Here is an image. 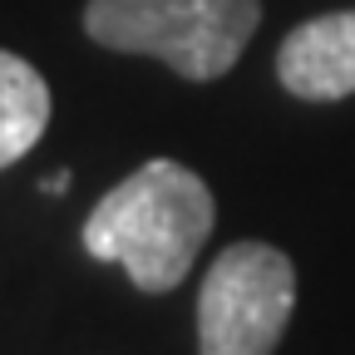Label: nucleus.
<instances>
[{"label":"nucleus","mask_w":355,"mask_h":355,"mask_svg":"<svg viewBox=\"0 0 355 355\" xmlns=\"http://www.w3.org/2000/svg\"><path fill=\"white\" fill-rule=\"evenodd\" d=\"M69 188V173H55V178H44V193H64Z\"/></svg>","instance_id":"obj_6"},{"label":"nucleus","mask_w":355,"mask_h":355,"mask_svg":"<svg viewBox=\"0 0 355 355\" xmlns=\"http://www.w3.org/2000/svg\"><path fill=\"white\" fill-rule=\"evenodd\" d=\"M277 79L296 99L331 104L355 94V10L296 25L277 50Z\"/></svg>","instance_id":"obj_4"},{"label":"nucleus","mask_w":355,"mask_h":355,"mask_svg":"<svg viewBox=\"0 0 355 355\" xmlns=\"http://www.w3.org/2000/svg\"><path fill=\"white\" fill-rule=\"evenodd\" d=\"M212 193L193 168L148 158L94 202L79 237L89 257L119 261L139 291L163 296L193 272L202 242L212 237Z\"/></svg>","instance_id":"obj_1"},{"label":"nucleus","mask_w":355,"mask_h":355,"mask_svg":"<svg viewBox=\"0 0 355 355\" xmlns=\"http://www.w3.org/2000/svg\"><path fill=\"white\" fill-rule=\"evenodd\" d=\"M261 25V0H89L84 35L114 55L163 60L183 79H222Z\"/></svg>","instance_id":"obj_2"},{"label":"nucleus","mask_w":355,"mask_h":355,"mask_svg":"<svg viewBox=\"0 0 355 355\" xmlns=\"http://www.w3.org/2000/svg\"><path fill=\"white\" fill-rule=\"evenodd\" d=\"M44 123H50V84L44 74L0 50V168L20 163L40 139H44Z\"/></svg>","instance_id":"obj_5"},{"label":"nucleus","mask_w":355,"mask_h":355,"mask_svg":"<svg viewBox=\"0 0 355 355\" xmlns=\"http://www.w3.org/2000/svg\"><path fill=\"white\" fill-rule=\"evenodd\" d=\"M296 306V266L266 242H232L198 291V355H272Z\"/></svg>","instance_id":"obj_3"}]
</instances>
